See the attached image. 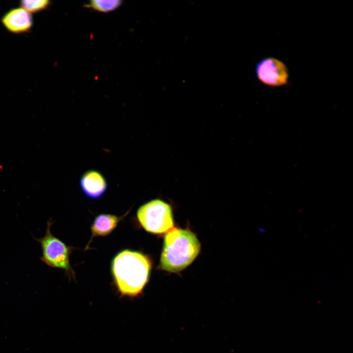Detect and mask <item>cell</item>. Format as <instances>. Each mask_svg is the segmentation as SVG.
Wrapping results in <instances>:
<instances>
[{
    "label": "cell",
    "instance_id": "cell-1",
    "mask_svg": "<svg viewBox=\"0 0 353 353\" xmlns=\"http://www.w3.org/2000/svg\"><path fill=\"white\" fill-rule=\"evenodd\" d=\"M151 267L149 257L138 252L124 250L112 263V272L120 293L131 297L140 294L147 283Z\"/></svg>",
    "mask_w": 353,
    "mask_h": 353
},
{
    "label": "cell",
    "instance_id": "cell-2",
    "mask_svg": "<svg viewBox=\"0 0 353 353\" xmlns=\"http://www.w3.org/2000/svg\"><path fill=\"white\" fill-rule=\"evenodd\" d=\"M200 250V243L193 232L173 228L165 236L159 268L171 273L179 272L192 263Z\"/></svg>",
    "mask_w": 353,
    "mask_h": 353
},
{
    "label": "cell",
    "instance_id": "cell-3",
    "mask_svg": "<svg viewBox=\"0 0 353 353\" xmlns=\"http://www.w3.org/2000/svg\"><path fill=\"white\" fill-rule=\"evenodd\" d=\"M137 217L142 227L148 232L162 234L173 228L171 206L159 199L151 200L141 205Z\"/></svg>",
    "mask_w": 353,
    "mask_h": 353
},
{
    "label": "cell",
    "instance_id": "cell-4",
    "mask_svg": "<svg viewBox=\"0 0 353 353\" xmlns=\"http://www.w3.org/2000/svg\"><path fill=\"white\" fill-rule=\"evenodd\" d=\"M53 223L51 219L48 221L44 236L40 238H34L41 247L40 259L49 267L63 270L68 277H74V272L69 261L72 248L67 246L52 234L51 227Z\"/></svg>",
    "mask_w": 353,
    "mask_h": 353
},
{
    "label": "cell",
    "instance_id": "cell-5",
    "mask_svg": "<svg viewBox=\"0 0 353 353\" xmlns=\"http://www.w3.org/2000/svg\"><path fill=\"white\" fill-rule=\"evenodd\" d=\"M256 76L261 83L271 87L286 85L289 79V70L281 60L266 57L259 61L255 68Z\"/></svg>",
    "mask_w": 353,
    "mask_h": 353
},
{
    "label": "cell",
    "instance_id": "cell-6",
    "mask_svg": "<svg viewBox=\"0 0 353 353\" xmlns=\"http://www.w3.org/2000/svg\"><path fill=\"white\" fill-rule=\"evenodd\" d=\"M0 22L8 31L16 34L28 33L33 25L31 14L21 7L7 11L1 17Z\"/></svg>",
    "mask_w": 353,
    "mask_h": 353
},
{
    "label": "cell",
    "instance_id": "cell-7",
    "mask_svg": "<svg viewBox=\"0 0 353 353\" xmlns=\"http://www.w3.org/2000/svg\"><path fill=\"white\" fill-rule=\"evenodd\" d=\"M79 185L84 194L91 199L101 197L108 188L105 177L96 170H89L85 172L79 179Z\"/></svg>",
    "mask_w": 353,
    "mask_h": 353
},
{
    "label": "cell",
    "instance_id": "cell-8",
    "mask_svg": "<svg viewBox=\"0 0 353 353\" xmlns=\"http://www.w3.org/2000/svg\"><path fill=\"white\" fill-rule=\"evenodd\" d=\"M111 214H101L95 219L91 230V240L95 236H104L109 234L116 228L119 222L125 217Z\"/></svg>",
    "mask_w": 353,
    "mask_h": 353
},
{
    "label": "cell",
    "instance_id": "cell-9",
    "mask_svg": "<svg viewBox=\"0 0 353 353\" xmlns=\"http://www.w3.org/2000/svg\"><path fill=\"white\" fill-rule=\"evenodd\" d=\"M122 3V1L120 0H92L86 4L85 6L100 12H107L117 9Z\"/></svg>",
    "mask_w": 353,
    "mask_h": 353
},
{
    "label": "cell",
    "instance_id": "cell-10",
    "mask_svg": "<svg viewBox=\"0 0 353 353\" xmlns=\"http://www.w3.org/2000/svg\"><path fill=\"white\" fill-rule=\"evenodd\" d=\"M50 5L51 1L49 0H23L20 2V7L24 8L30 14L36 13L46 10Z\"/></svg>",
    "mask_w": 353,
    "mask_h": 353
}]
</instances>
